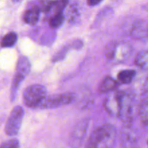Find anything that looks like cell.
Here are the masks:
<instances>
[{
  "mask_svg": "<svg viewBox=\"0 0 148 148\" xmlns=\"http://www.w3.org/2000/svg\"><path fill=\"white\" fill-rule=\"evenodd\" d=\"M82 46V41L81 40H75L73 42L67 43L66 45L64 46L63 47L61 48L52 58V61L53 62H59L64 59L66 56V53L69 51V49H79Z\"/></svg>",
  "mask_w": 148,
  "mask_h": 148,
  "instance_id": "8fae6325",
  "label": "cell"
},
{
  "mask_svg": "<svg viewBox=\"0 0 148 148\" xmlns=\"http://www.w3.org/2000/svg\"><path fill=\"white\" fill-rule=\"evenodd\" d=\"M67 14L68 19L69 21H74L77 18L78 15H79V12H78V9L77 5L75 4H71L70 7L68 9V12L66 13Z\"/></svg>",
  "mask_w": 148,
  "mask_h": 148,
  "instance_id": "44dd1931",
  "label": "cell"
},
{
  "mask_svg": "<svg viewBox=\"0 0 148 148\" xmlns=\"http://www.w3.org/2000/svg\"><path fill=\"white\" fill-rule=\"evenodd\" d=\"M101 2V1H98V0H90V1H88V4L89 6H95L96 4H100Z\"/></svg>",
  "mask_w": 148,
  "mask_h": 148,
  "instance_id": "cb8c5ba5",
  "label": "cell"
},
{
  "mask_svg": "<svg viewBox=\"0 0 148 148\" xmlns=\"http://www.w3.org/2000/svg\"><path fill=\"white\" fill-rule=\"evenodd\" d=\"M121 91H114L106 98L104 107L109 114L113 116H119V100Z\"/></svg>",
  "mask_w": 148,
  "mask_h": 148,
  "instance_id": "ba28073f",
  "label": "cell"
},
{
  "mask_svg": "<svg viewBox=\"0 0 148 148\" xmlns=\"http://www.w3.org/2000/svg\"><path fill=\"white\" fill-rule=\"evenodd\" d=\"M88 123L87 121H82L78 123L72 132V137L75 140H80L85 136V132L88 130Z\"/></svg>",
  "mask_w": 148,
  "mask_h": 148,
  "instance_id": "5bb4252c",
  "label": "cell"
},
{
  "mask_svg": "<svg viewBox=\"0 0 148 148\" xmlns=\"http://www.w3.org/2000/svg\"><path fill=\"white\" fill-rule=\"evenodd\" d=\"M17 40V35L14 32H10L1 38V46L2 48H10L14 46Z\"/></svg>",
  "mask_w": 148,
  "mask_h": 148,
  "instance_id": "ac0fdd59",
  "label": "cell"
},
{
  "mask_svg": "<svg viewBox=\"0 0 148 148\" xmlns=\"http://www.w3.org/2000/svg\"><path fill=\"white\" fill-rule=\"evenodd\" d=\"M135 64L140 69L143 70L148 69V51H142L137 53L134 59Z\"/></svg>",
  "mask_w": 148,
  "mask_h": 148,
  "instance_id": "2e32d148",
  "label": "cell"
},
{
  "mask_svg": "<svg viewBox=\"0 0 148 148\" xmlns=\"http://www.w3.org/2000/svg\"><path fill=\"white\" fill-rule=\"evenodd\" d=\"M24 113V110L20 106H17L12 110L4 127L6 134L12 137L18 134L23 123Z\"/></svg>",
  "mask_w": 148,
  "mask_h": 148,
  "instance_id": "5b68a950",
  "label": "cell"
},
{
  "mask_svg": "<svg viewBox=\"0 0 148 148\" xmlns=\"http://www.w3.org/2000/svg\"><path fill=\"white\" fill-rule=\"evenodd\" d=\"M30 68H31V64H30V60L25 56H20L16 64L15 72H14L12 83L11 98H12V101L15 98L16 92L18 90L22 82L30 73Z\"/></svg>",
  "mask_w": 148,
  "mask_h": 148,
  "instance_id": "3957f363",
  "label": "cell"
},
{
  "mask_svg": "<svg viewBox=\"0 0 148 148\" xmlns=\"http://www.w3.org/2000/svg\"><path fill=\"white\" fill-rule=\"evenodd\" d=\"M130 34L134 38L141 40L148 37V23L145 20H138L133 24Z\"/></svg>",
  "mask_w": 148,
  "mask_h": 148,
  "instance_id": "9c48e42d",
  "label": "cell"
},
{
  "mask_svg": "<svg viewBox=\"0 0 148 148\" xmlns=\"http://www.w3.org/2000/svg\"><path fill=\"white\" fill-rule=\"evenodd\" d=\"M134 114V99L130 93L121 92L119 116L125 126H130Z\"/></svg>",
  "mask_w": 148,
  "mask_h": 148,
  "instance_id": "277c9868",
  "label": "cell"
},
{
  "mask_svg": "<svg viewBox=\"0 0 148 148\" xmlns=\"http://www.w3.org/2000/svg\"><path fill=\"white\" fill-rule=\"evenodd\" d=\"M46 88L40 84H34L27 87L23 94V101L29 108H37L46 98Z\"/></svg>",
  "mask_w": 148,
  "mask_h": 148,
  "instance_id": "7a4b0ae2",
  "label": "cell"
},
{
  "mask_svg": "<svg viewBox=\"0 0 148 148\" xmlns=\"http://www.w3.org/2000/svg\"><path fill=\"white\" fill-rule=\"evenodd\" d=\"M121 148H139L137 136L130 126H125L121 132Z\"/></svg>",
  "mask_w": 148,
  "mask_h": 148,
  "instance_id": "52a82bcc",
  "label": "cell"
},
{
  "mask_svg": "<svg viewBox=\"0 0 148 148\" xmlns=\"http://www.w3.org/2000/svg\"><path fill=\"white\" fill-rule=\"evenodd\" d=\"M75 98V94L73 92L55 94L46 96L39 108H56L66 106L71 103Z\"/></svg>",
  "mask_w": 148,
  "mask_h": 148,
  "instance_id": "8992f818",
  "label": "cell"
},
{
  "mask_svg": "<svg viewBox=\"0 0 148 148\" xmlns=\"http://www.w3.org/2000/svg\"><path fill=\"white\" fill-rule=\"evenodd\" d=\"M64 15L62 12H56L50 19L49 21V25L51 28H57L60 27L64 23Z\"/></svg>",
  "mask_w": 148,
  "mask_h": 148,
  "instance_id": "d6986e66",
  "label": "cell"
},
{
  "mask_svg": "<svg viewBox=\"0 0 148 148\" xmlns=\"http://www.w3.org/2000/svg\"><path fill=\"white\" fill-rule=\"evenodd\" d=\"M119 86V82L114 78L110 76H107L101 81L99 85V90L101 93L104 92H114L116 90Z\"/></svg>",
  "mask_w": 148,
  "mask_h": 148,
  "instance_id": "7c38bea8",
  "label": "cell"
},
{
  "mask_svg": "<svg viewBox=\"0 0 148 148\" xmlns=\"http://www.w3.org/2000/svg\"><path fill=\"white\" fill-rule=\"evenodd\" d=\"M132 51L131 45L127 43H118L114 53V60L116 62H124L128 59Z\"/></svg>",
  "mask_w": 148,
  "mask_h": 148,
  "instance_id": "30bf717a",
  "label": "cell"
},
{
  "mask_svg": "<svg viewBox=\"0 0 148 148\" xmlns=\"http://www.w3.org/2000/svg\"><path fill=\"white\" fill-rule=\"evenodd\" d=\"M117 42L116 41H111L108 43L106 47L105 50V54L106 56L108 59L110 60H114V53H115L116 48L117 46Z\"/></svg>",
  "mask_w": 148,
  "mask_h": 148,
  "instance_id": "ffe728a7",
  "label": "cell"
},
{
  "mask_svg": "<svg viewBox=\"0 0 148 148\" xmlns=\"http://www.w3.org/2000/svg\"><path fill=\"white\" fill-rule=\"evenodd\" d=\"M20 143L17 139H10L3 142L0 148H19Z\"/></svg>",
  "mask_w": 148,
  "mask_h": 148,
  "instance_id": "7402d4cb",
  "label": "cell"
},
{
  "mask_svg": "<svg viewBox=\"0 0 148 148\" xmlns=\"http://www.w3.org/2000/svg\"><path fill=\"white\" fill-rule=\"evenodd\" d=\"M138 114L141 122L145 125L148 124V96L142 101L138 110Z\"/></svg>",
  "mask_w": 148,
  "mask_h": 148,
  "instance_id": "9a60e30c",
  "label": "cell"
},
{
  "mask_svg": "<svg viewBox=\"0 0 148 148\" xmlns=\"http://www.w3.org/2000/svg\"><path fill=\"white\" fill-rule=\"evenodd\" d=\"M116 132L111 124L97 127L88 139L86 148H113L116 142Z\"/></svg>",
  "mask_w": 148,
  "mask_h": 148,
  "instance_id": "6da1fadb",
  "label": "cell"
},
{
  "mask_svg": "<svg viewBox=\"0 0 148 148\" xmlns=\"http://www.w3.org/2000/svg\"><path fill=\"white\" fill-rule=\"evenodd\" d=\"M56 1H43L40 2V10L43 12H49L56 4Z\"/></svg>",
  "mask_w": 148,
  "mask_h": 148,
  "instance_id": "603a6c76",
  "label": "cell"
},
{
  "mask_svg": "<svg viewBox=\"0 0 148 148\" xmlns=\"http://www.w3.org/2000/svg\"><path fill=\"white\" fill-rule=\"evenodd\" d=\"M135 75L136 71L133 69H125V70L121 71L118 74V80L121 83L127 85L132 82Z\"/></svg>",
  "mask_w": 148,
  "mask_h": 148,
  "instance_id": "e0dca14e",
  "label": "cell"
},
{
  "mask_svg": "<svg viewBox=\"0 0 148 148\" xmlns=\"http://www.w3.org/2000/svg\"><path fill=\"white\" fill-rule=\"evenodd\" d=\"M40 9L38 6H33L27 10L23 15V20L29 25H35L38 22L40 16Z\"/></svg>",
  "mask_w": 148,
  "mask_h": 148,
  "instance_id": "4fadbf2b",
  "label": "cell"
}]
</instances>
